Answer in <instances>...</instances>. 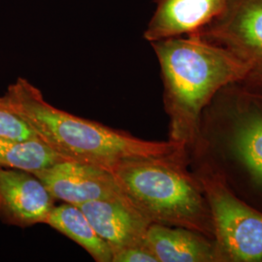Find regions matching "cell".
Instances as JSON below:
<instances>
[{
	"instance_id": "obj_8",
	"label": "cell",
	"mask_w": 262,
	"mask_h": 262,
	"mask_svg": "<svg viewBox=\"0 0 262 262\" xmlns=\"http://www.w3.org/2000/svg\"><path fill=\"white\" fill-rule=\"evenodd\" d=\"M56 198L33 173L0 168V221L27 228L46 224Z\"/></svg>"
},
{
	"instance_id": "obj_11",
	"label": "cell",
	"mask_w": 262,
	"mask_h": 262,
	"mask_svg": "<svg viewBox=\"0 0 262 262\" xmlns=\"http://www.w3.org/2000/svg\"><path fill=\"white\" fill-rule=\"evenodd\" d=\"M146 244L158 262H220L215 240L185 227L151 224Z\"/></svg>"
},
{
	"instance_id": "obj_2",
	"label": "cell",
	"mask_w": 262,
	"mask_h": 262,
	"mask_svg": "<svg viewBox=\"0 0 262 262\" xmlns=\"http://www.w3.org/2000/svg\"><path fill=\"white\" fill-rule=\"evenodd\" d=\"M150 45L161 71L168 140L189 155L207 106L225 85L245 81L251 68L227 49L192 33L157 40Z\"/></svg>"
},
{
	"instance_id": "obj_5",
	"label": "cell",
	"mask_w": 262,
	"mask_h": 262,
	"mask_svg": "<svg viewBox=\"0 0 262 262\" xmlns=\"http://www.w3.org/2000/svg\"><path fill=\"white\" fill-rule=\"evenodd\" d=\"M205 193L220 262H262V211L233 193L207 164L189 160Z\"/></svg>"
},
{
	"instance_id": "obj_7",
	"label": "cell",
	"mask_w": 262,
	"mask_h": 262,
	"mask_svg": "<svg viewBox=\"0 0 262 262\" xmlns=\"http://www.w3.org/2000/svg\"><path fill=\"white\" fill-rule=\"evenodd\" d=\"M33 174L56 199L76 206L126 197L110 171L92 164L64 159Z\"/></svg>"
},
{
	"instance_id": "obj_15",
	"label": "cell",
	"mask_w": 262,
	"mask_h": 262,
	"mask_svg": "<svg viewBox=\"0 0 262 262\" xmlns=\"http://www.w3.org/2000/svg\"><path fill=\"white\" fill-rule=\"evenodd\" d=\"M112 262H158V259L146 244L114 252Z\"/></svg>"
},
{
	"instance_id": "obj_1",
	"label": "cell",
	"mask_w": 262,
	"mask_h": 262,
	"mask_svg": "<svg viewBox=\"0 0 262 262\" xmlns=\"http://www.w3.org/2000/svg\"><path fill=\"white\" fill-rule=\"evenodd\" d=\"M189 160L207 164L246 203L262 211V90L225 85L202 114Z\"/></svg>"
},
{
	"instance_id": "obj_10",
	"label": "cell",
	"mask_w": 262,
	"mask_h": 262,
	"mask_svg": "<svg viewBox=\"0 0 262 262\" xmlns=\"http://www.w3.org/2000/svg\"><path fill=\"white\" fill-rule=\"evenodd\" d=\"M229 0H155L144 38L154 42L193 33L220 15Z\"/></svg>"
},
{
	"instance_id": "obj_3",
	"label": "cell",
	"mask_w": 262,
	"mask_h": 262,
	"mask_svg": "<svg viewBox=\"0 0 262 262\" xmlns=\"http://www.w3.org/2000/svg\"><path fill=\"white\" fill-rule=\"evenodd\" d=\"M10 109L62 159L112 171L126 160L159 158L184 150L171 141H148L56 108L27 79L4 94ZM187 152V151H186Z\"/></svg>"
},
{
	"instance_id": "obj_12",
	"label": "cell",
	"mask_w": 262,
	"mask_h": 262,
	"mask_svg": "<svg viewBox=\"0 0 262 262\" xmlns=\"http://www.w3.org/2000/svg\"><path fill=\"white\" fill-rule=\"evenodd\" d=\"M45 225L81 246L95 261H113L110 246L96 233L80 207L64 202L61 205H55Z\"/></svg>"
},
{
	"instance_id": "obj_6",
	"label": "cell",
	"mask_w": 262,
	"mask_h": 262,
	"mask_svg": "<svg viewBox=\"0 0 262 262\" xmlns=\"http://www.w3.org/2000/svg\"><path fill=\"white\" fill-rule=\"evenodd\" d=\"M192 34L249 64V75L241 83L262 90V0H229L220 15Z\"/></svg>"
},
{
	"instance_id": "obj_13",
	"label": "cell",
	"mask_w": 262,
	"mask_h": 262,
	"mask_svg": "<svg viewBox=\"0 0 262 262\" xmlns=\"http://www.w3.org/2000/svg\"><path fill=\"white\" fill-rule=\"evenodd\" d=\"M61 160L64 159L39 139L17 140L0 136V168L35 173Z\"/></svg>"
},
{
	"instance_id": "obj_9",
	"label": "cell",
	"mask_w": 262,
	"mask_h": 262,
	"mask_svg": "<svg viewBox=\"0 0 262 262\" xmlns=\"http://www.w3.org/2000/svg\"><path fill=\"white\" fill-rule=\"evenodd\" d=\"M79 207L113 253L146 245V234L151 223L127 197L96 200Z\"/></svg>"
},
{
	"instance_id": "obj_14",
	"label": "cell",
	"mask_w": 262,
	"mask_h": 262,
	"mask_svg": "<svg viewBox=\"0 0 262 262\" xmlns=\"http://www.w3.org/2000/svg\"><path fill=\"white\" fill-rule=\"evenodd\" d=\"M0 136L17 140L39 139L28 124L10 109L3 95L0 96Z\"/></svg>"
},
{
	"instance_id": "obj_4",
	"label": "cell",
	"mask_w": 262,
	"mask_h": 262,
	"mask_svg": "<svg viewBox=\"0 0 262 262\" xmlns=\"http://www.w3.org/2000/svg\"><path fill=\"white\" fill-rule=\"evenodd\" d=\"M111 173L123 194L151 224L185 227L215 240L211 209L186 151L126 160Z\"/></svg>"
}]
</instances>
